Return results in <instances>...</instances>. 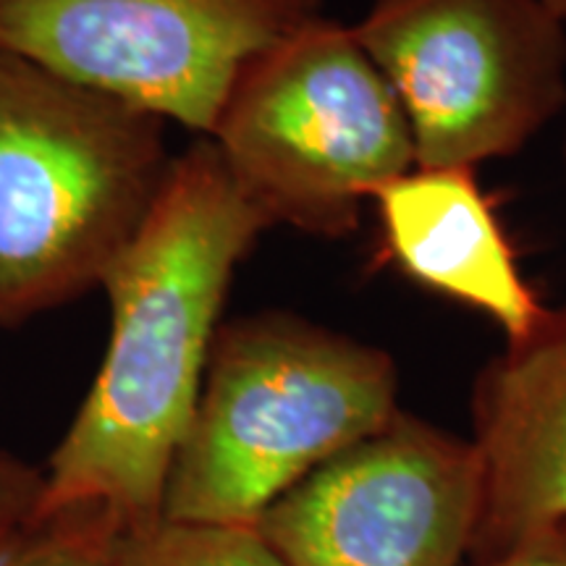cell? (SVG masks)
I'll use <instances>...</instances> for the list:
<instances>
[{
	"instance_id": "7",
	"label": "cell",
	"mask_w": 566,
	"mask_h": 566,
	"mask_svg": "<svg viewBox=\"0 0 566 566\" xmlns=\"http://www.w3.org/2000/svg\"><path fill=\"white\" fill-rule=\"evenodd\" d=\"M480 509L472 441L399 412L281 495L258 530L286 566H459Z\"/></svg>"
},
{
	"instance_id": "1",
	"label": "cell",
	"mask_w": 566,
	"mask_h": 566,
	"mask_svg": "<svg viewBox=\"0 0 566 566\" xmlns=\"http://www.w3.org/2000/svg\"><path fill=\"white\" fill-rule=\"evenodd\" d=\"M265 231L208 137L176 155L150 218L103 279L108 346L42 467L32 520L82 506L122 527L158 520L233 273Z\"/></svg>"
},
{
	"instance_id": "15",
	"label": "cell",
	"mask_w": 566,
	"mask_h": 566,
	"mask_svg": "<svg viewBox=\"0 0 566 566\" xmlns=\"http://www.w3.org/2000/svg\"><path fill=\"white\" fill-rule=\"evenodd\" d=\"M13 530H17V527H13ZM13 530H0V554H3L6 546H9V541H11Z\"/></svg>"
},
{
	"instance_id": "5",
	"label": "cell",
	"mask_w": 566,
	"mask_h": 566,
	"mask_svg": "<svg viewBox=\"0 0 566 566\" xmlns=\"http://www.w3.org/2000/svg\"><path fill=\"white\" fill-rule=\"evenodd\" d=\"M352 32L405 108L415 166L509 158L566 103L546 0H373Z\"/></svg>"
},
{
	"instance_id": "8",
	"label": "cell",
	"mask_w": 566,
	"mask_h": 566,
	"mask_svg": "<svg viewBox=\"0 0 566 566\" xmlns=\"http://www.w3.org/2000/svg\"><path fill=\"white\" fill-rule=\"evenodd\" d=\"M472 415L483 509L470 551L483 564L566 522V302L480 373Z\"/></svg>"
},
{
	"instance_id": "4",
	"label": "cell",
	"mask_w": 566,
	"mask_h": 566,
	"mask_svg": "<svg viewBox=\"0 0 566 566\" xmlns=\"http://www.w3.org/2000/svg\"><path fill=\"white\" fill-rule=\"evenodd\" d=\"M208 139L268 229L321 239L357 231L375 189L415 168L399 97L325 13L239 71Z\"/></svg>"
},
{
	"instance_id": "10",
	"label": "cell",
	"mask_w": 566,
	"mask_h": 566,
	"mask_svg": "<svg viewBox=\"0 0 566 566\" xmlns=\"http://www.w3.org/2000/svg\"><path fill=\"white\" fill-rule=\"evenodd\" d=\"M111 566H286V562L258 527L158 516L118 530Z\"/></svg>"
},
{
	"instance_id": "12",
	"label": "cell",
	"mask_w": 566,
	"mask_h": 566,
	"mask_svg": "<svg viewBox=\"0 0 566 566\" xmlns=\"http://www.w3.org/2000/svg\"><path fill=\"white\" fill-rule=\"evenodd\" d=\"M42 493V470L0 449V530L32 520Z\"/></svg>"
},
{
	"instance_id": "14",
	"label": "cell",
	"mask_w": 566,
	"mask_h": 566,
	"mask_svg": "<svg viewBox=\"0 0 566 566\" xmlns=\"http://www.w3.org/2000/svg\"><path fill=\"white\" fill-rule=\"evenodd\" d=\"M546 3H548V9L554 11L556 17L566 24V0H546Z\"/></svg>"
},
{
	"instance_id": "9",
	"label": "cell",
	"mask_w": 566,
	"mask_h": 566,
	"mask_svg": "<svg viewBox=\"0 0 566 566\" xmlns=\"http://www.w3.org/2000/svg\"><path fill=\"white\" fill-rule=\"evenodd\" d=\"M386 250L409 279L480 310L520 342L546 307L520 273L506 231L475 179V168L415 166L380 184Z\"/></svg>"
},
{
	"instance_id": "6",
	"label": "cell",
	"mask_w": 566,
	"mask_h": 566,
	"mask_svg": "<svg viewBox=\"0 0 566 566\" xmlns=\"http://www.w3.org/2000/svg\"><path fill=\"white\" fill-rule=\"evenodd\" d=\"M325 0H0V51L208 137L239 71Z\"/></svg>"
},
{
	"instance_id": "2",
	"label": "cell",
	"mask_w": 566,
	"mask_h": 566,
	"mask_svg": "<svg viewBox=\"0 0 566 566\" xmlns=\"http://www.w3.org/2000/svg\"><path fill=\"white\" fill-rule=\"evenodd\" d=\"M391 354L307 317L221 323L160 516L258 527L281 495L399 415Z\"/></svg>"
},
{
	"instance_id": "3",
	"label": "cell",
	"mask_w": 566,
	"mask_h": 566,
	"mask_svg": "<svg viewBox=\"0 0 566 566\" xmlns=\"http://www.w3.org/2000/svg\"><path fill=\"white\" fill-rule=\"evenodd\" d=\"M168 122L0 51V328L103 286L168 184Z\"/></svg>"
},
{
	"instance_id": "13",
	"label": "cell",
	"mask_w": 566,
	"mask_h": 566,
	"mask_svg": "<svg viewBox=\"0 0 566 566\" xmlns=\"http://www.w3.org/2000/svg\"><path fill=\"white\" fill-rule=\"evenodd\" d=\"M478 566H566V522L535 530Z\"/></svg>"
},
{
	"instance_id": "11",
	"label": "cell",
	"mask_w": 566,
	"mask_h": 566,
	"mask_svg": "<svg viewBox=\"0 0 566 566\" xmlns=\"http://www.w3.org/2000/svg\"><path fill=\"white\" fill-rule=\"evenodd\" d=\"M118 530L103 509H63L13 530L0 566H111Z\"/></svg>"
}]
</instances>
